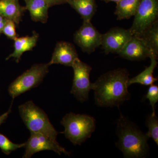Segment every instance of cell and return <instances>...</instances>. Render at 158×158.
Listing matches in <instances>:
<instances>
[{"label": "cell", "mask_w": 158, "mask_h": 158, "mask_svg": "<svg viewBox=\"0 0 158 158\" xmlns=\"http://www.w3.org/2000/svg\"><path fill=\"white\" fill-rule=\"evenodd\" d=\"M45 1L48 3L50 8L52 6L62 5L67 3L66 0H45Z\"/></svg>", "instance_id": "24"}, {"label": "cell", "mask_w": 158, "mask_h": 158, "mask_svg": "<svg viewBox=\"0 0 158 158\" xmlns=\"http://www.w3.org/2000/svg\"><path fill=\"white\" fill-rule=\"evenodd\" d=\"M25 152L23 158H30L34 154L44 150H51L61 155L62 153L69 156L68 152L59 145L57 141L39 133L31 132V135L25 143Z\"/></svg>", "instance_id": "8"}, {"label": "cell", "mask_w": 158, "mask_h": 158, "mask_svg": "<svg viewBox=\"0 0 158 158\" xmlns=\"http://www.w3.org/2000/svg\"><path fill=\"white\" fill-rule=\"evenodd\" d=\"M26 10L30 12L31 19L36 22H47L50 8L45 0H24Z\"/></svg>", "instance_id": "15"}, {"label": "cell", "mask_w": 158, "mask_h": 158, "mask_svg": "<svg viewBox=\"0 0 158 158\" xmlns=\"http://www.w3.org/2000/svg\"><path fill=\"white\" fill-rule=\"evenodd\" d=\"M72 67L73 69L74 77L71 93L79 101L83 103L88 99L89 92L93 88V83L90 80L92 68L82 62L79 58L76 59Z\"/></svg>", "instance_id": "6"}, {"label": "cell", "mask_w": 158, "mask_h": 158, "mask_svg": "<svg viewBox=\"0 0 158 158\" xmlns=\"http://www.w3.org/2000/svg\"><path fill=\"white\" fill-rule=\"evenodd\" d=\"M129 74L125 69H118L102 75L93 83L94 99L98 106L105 107H119L129 99Z\"/></svg>", "instance_id": "1"}, {"label": "cell", "mask_w": 158, "mask_h": 158, "mask_svg": "<svg viewBox=\"0 0 158 158\" xmlns=\"http://www.w3.org/2000/svg\"><path fill=\"white\" fill-rule=\"evenodd\" d=\"M102 35L90 21L83 22L75 33L74 40L83 52L90 54L101 45Z\"/></svg>", "instance_id": "9"}, {"label": "cell", "mask_w": 158, "mask_h": 158, "mask_svg": "<svg viewBox=\"0 0 158 158\" xmlns=\"http://www.w3.org/2000/svg\"><path fill=\"white\" fill-rule=\"evenodd\" d=\"M11 112V108H10L8 112H6V113L2 115V116H0V126L6 122V119L8 118L9 114H10Z\"/></svg>", "instance_id": "25"}, {"label": "cell", "mask_w": 158, "mask_h": 158, "mask_svg": "<svg viewBox=\"0 0 158 158\" xmlns=\"http://www.w3.org/2000/svg\"><path fill=\"white\" fill-rule=\"evenodd\" d=\"M151 59L150 65L146 67L144 71L132 78L129 79L128 85L129 87L132 84H139L145 86H150L158 80L157 78L153 76V72L157 65V59L153 55L149 57Z\"/></svg>", "instance_id": "17"}, {"label": "cell", "mask_w": 158, "mask_h": 158, "mask_svg": "<svg viewBox=\"0 0 158 158\" xmlns=\"http://www.w3.org/2000/svg\"><path fill=\"white\" fill-rule=\"evenodd\" d=\"M25 145V143L20 144L13 143L6 136L0 133V148L7 155L19 148L24 147Z\"/></svg>", "instance_id": "21"}, {"label": "cell", "mask_w": 158, "mask_h": 158, "mask_svg": "<svg viewBox=\"0 0 158 158\" xmlns=\"http://www.w3.org/2000/svg\"><path fill=\"white\" fill-rule=\"evenodd\" d=\"M146 98L148 99L150 105L152 108V113H156L155 106L158 101V87L156 85H150L148 88Z\"/></svg>", "instance_id": "22"}, {"label": "cell", "mask_w": 158, "mask_h": 158, "mask_svg": "<svg viewBox=\"0 0 158 158\" xmlns=\"http://www.w3.org/2000/svg\"><path fill=\"white\" fill-rule=\"evenodd\" d=\"M146 125L148 131L146 135L148 138H152L158 145V118L156 113L151 114L146 120Z\"/></svg>", "instance_id": "20"}, {"label": "cell", "mask_w": 158, "mask_h": 158, "mask_svg": "<svg viewBox=\"0 0 158 158\" xmlns=\"http://www.w3.org/2000/svg\"><path fill=\"white\" fill-rule=\"evenodd\" d=\"M39 34L34 31L31 36L17 37L14 40V52L6 58V60L13 58L15 59L16 62L18 63L23 53L32 51L36 46Z\"/></svg>", "instance_id": "13"}, {"label": "cell", "mask_w": 158, "mask_h": 158, "mask_svg": "<svg viewBox=\"0 0 158 158\" xmlns=\"http://www.w3.org/2000/svg\"><path fill=\"white\" fill-rule=\"evenodd\" d=\"M48 64L33 65L14 80L9 86L8 91L12 100L22 94L37 87L49 72Z\"/></svg>", "instance_id": "5"}, {"label": "cell", "mask_w": 158, "mask_h": 158, "mask_svg": "<svg viewBox=\"0 0 158 158\" xmlns=\"http://www.w3.org/2000/svg\"><path fill=\"white\" fill-rule=\"evenodd\" d=\"M81 16L83 22L90 21L97 9L95 0H66Z\"/></svg>", "instance_id": "16"}, {"label": "cell", "mask_w": 158, "mask_h": 158, "mask_svg": "<svg viewBox=\"0 0 158 158\" xmlns=\"http://www.w3.org/2000/svg\"><path fill=\"white\" fill-rule=\"evenodd\" d=\"M158 0H141L130 29L133 35L140 37L146 29L158 20Z\"/></svg>", "instance_id": "7"}, {"label": "cell", "mask_w": 158, "mask_h": 158, "mask_svg": "<svg viewBox=\"0 0 158 158\" xmlns=\"http://www.w3.org/2000/svg\"><path fill=\"white\" fill-rule=\"evenodd\" d=\"M102 1H104L106 3H109L110 2H115L117 3L121 0H102Z\"/></svg>", "instance_id": "27"}, {"label": "cell", "mask_w": 158, "mask_h": 158, "mask_svg": "<svg viewBox=\"0 0 158 158\" xmlns=\"http://www.w3.org/2000/svg\"><path fill=\"white\" fill-rule=\"evenodd\" d=\"M2 34L9 38L14 40L17 38V35L15 30V23L13 21L7 19L2 30Z\"/></svg>", "instance_id": "23"}, {"label": "cell", "mask_w": 158, "mask_h": 158, "mask_svg": "<svg viewBox=\"0 0 158 158\" xmlns=\"http://www.w3.org/2000/svg\"><path fill=\"white\" fill-rule=\"evenodd\" d=\"M7 19L0 14V35L2 34V30L6 23Z\"/></svg>", "instance_id": "26"}, {"label": "cell", "mask_w": 158, "mask_h": 158, "mask_svg": "<svg viewBox=\"0 0 158 158\" xmlns=\"http://www.w3.org/2000/svg\"><path fill=\"white\" fill-rule=\"evenodd\" d=\"M116 146L125 158H144L149 152L148 138L128 118L120 114L117 122Z\"/></svg>", "instance_id": "2"}, {"label": "cell", "mask_w": 158, "mask_h": 158, "mask_svg": "<svg viewBox=\"0 0 158 158\" xmlns=\"http://www.w3.org/2000/svg\"><path fill=\"white\" fill-rule=\"evenodd\" d=\"M141 0H121L117 3L114 14L117 19H129L135 16Z\"/></svg>", "instance_id": "18"}, {"label": "cell", "mask_w": 158, "mask_h": 158, "mask_svg": "<svg viewBox=\"0 0 158 158\" xmlns=\"http://www.w3.org/2000/svg\"><path fill=\"white\" fill-rule=\"evenodd\" d=\"M156 59L158 56V21H156L140 36Z\"/></svg>", "instance_id": "19"}, {"label": "cell", "mask_w": 158, "mask_h": 158, "mask_svg": "<svg viewBox=\"0 0 158 158\" xmlns=\"http://www.w3.org/2000/svg\"><path fill=\"white\" fill-rule=\"evenodd\" d=\"M78 55L73 44L66 41L57 43L52 59L48 63L49 66L52 64H61L72 66Z\"/></svg>", "instance_id": "12"}, {"label": "cell", "mask_w": 158, "mask_h": 158, "mask_svg": "<svg viewBox=\"0 0 158 158\" xmlns=\"http://www.w3.org/2000/svg\"><path fill=\"white\" fill-rule=\"evenodd\" d=\"M64 127L63 134L74 145H81L90 138L96 128V120L92 116L70 113L61 122Z\"/></svg>", "instance_id": "3"}, {"label": "cell", "mask_w": 158, "mask_h": 158, "mask_svg": "<svg viewBox=\"0 0 158 158\" xmlns=\"http://www.w3.org/2000/svg\"><path fill=\"white\" fill-rule=\"evenodd\" d=\"M22 119L31 132L39 133L56 141L58 131L51 123L45 112L32 101L19 107Z\"/></svg>", "instance_id": "4"}, {"label": "cell", "mask_w": 158, "mask_h": 158, "mask_svg": "<svg viewBox=\"0 0 158 158\" xmlns=\"http://www.w3.org/2000/svg\"><path fill=\"white\" fill-rule=\"evenodd\" d=\"M118 54L125 59L138 61L149 58L152 54L142 38L136 35H133Z\"/></svg>", "instance_id": "11"}, {"label": "cell", "mask_w": 158, "mask_h": 158, "mask_svg": "<svg viewBox=\"0 0 158 158\" xmlns=\"http://www.w3.org/2000/svg\"><path fill=\"white\" fill-rule=\"evenodd\" d=\"M132 36L130 29L113 28L106 34H102V48L106 54L110 53L118 54Z\"/></svg>", "instance_id": "10"}, {"label": "cell", "mask_w": 158, "mask_h": 158, "mask_svg": "<svg viewBox=\"0 0 158 158\" xmlns=\"http://www.w3.org/2000/svg\"><path fill=\"white\" fill-rule=\"evenodd\" d=\"M25 7L20 5L19 0H0V14L8 19L19 24Z\"/></svg>", "instance_id": "14"}]
</instances>
